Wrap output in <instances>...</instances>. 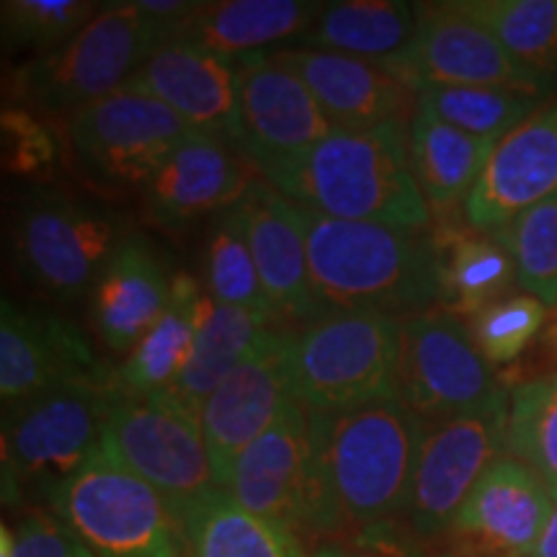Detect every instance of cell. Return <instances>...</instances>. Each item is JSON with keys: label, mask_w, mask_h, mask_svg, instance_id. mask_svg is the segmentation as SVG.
<instances>
[{"label": "cell", "mask_w": 557, "mask_h": 557, "mask_svg": "<svg viewBox=\"0 0 557 557\" xmlns=\"http://www.w3.org/2000/svg\"><path fill=\"white\" fill-rule=\"evenodd\" d=\"M555 191L557 101L545 103L496 145L465 205V218L475 233L493 235Z\"/></svg>", "instance_id": "cell-21"}, {"label": "cell", "mask_w": 557, "mask_h": 557, "mask_svg": "<svg viewBox=\"0 0 557 557\" xmlns=\"http://www.w3.org/2000/svg\"><path fill=\"white\" fill-rule=\"evenodd\" d=\"M250 163L218 137L191 135L143 186V209L156 227L184 230L233 209L253 184Z\"/></svg>", "instance_id": "cell-20"}, {"label": "cell", "mask_w": 557, "mask_h": 557, "mask_svg": "<svg viewBox=\"0 0 557 557\" xmlns=\"http://www.w3.org/2000/svg\"><path fill=\"white\" fill-rule=\"evenodd\" d=\"M3 163L13 176H45L58 165V143L29 109H3Z\"/></svg>", "instance_id": "cell-39"}, {"label": "cell", "mask_w": 557, "mask_h": 557, "mask_svg": "<svg viewBox=\"0 0 557 557\" xmlns=\"http://www.w3.org/2000/svg\"><path fill=\"white\" fill-rule=\"evenodd\" d=\"M416 3L400 0H344L323 9L299 37L310 50L382 62L406 50L416 37Z\"/></svg>", "instance_id": "cell-28"}, {"label": "cell", "mask_w": 557, "mask_h": 557, "mask_svg": "<svg viewBox=\"0 0 557 557\" xmlns=\"http://www.w3.org/2000/svg\"><path fill=\"white\" fill-rule=\"evenodd\" d=\"M416 37L395 58L382 60L389 73L416 90L429 86L511 88L547 99L555 81L513 60L485 26L457 3H416Z\"/></svg>", "instance_id": "cell-11"}, {"label": "cell", "mask_w": 557, "mask_h": 557, "mask_svg": "<svg viewBox=\"0 0 557 557\" xmlns=\"http://www.w3.org/2000/svg\"><path fill=\"white\" fill-rule=\"evenodd\" d=\"M96 557H191L184 521L156 487L96 455L45 500Z\"/></svg>", "instance_id": "cell-8"}, {"label": "cell", "mask_w": 557, "mask_h": 557, "mask_svg": "<svg viewBox=\"0 0 557 557\" xmlns=\"http://www.w3.org/2000/svg\"><path fill=\"white\" fill-rule=\"evenodd\" d=\"M302 542H361L406 517L426 421L406 403L312 413Z\"/></svg>", "instance_id": "cell-1"}, {"label": "cell", "mask_w": 557, "mask_h": 557, "mask_svg": "<svg viewBox=\"0 0 557 557\" xmlns=\"http://www.w3.org/2000/svg\"><path fill=\"white\" fill-rule=\"evenodd\" d=\"M553 508L549 485L513 455L483 472L447 529L457 557H532Z\"/></svg>", "instance_id": "cell-15"}, {"label": "cell", "mask_w": 557, "mask_h": 557, "mask_svg": "<svg viewBox=\"0 0 557 557\" xmlns=\"http://www.w3.org/2000/svg\"><path fill=\"white\" fill-rule=\"evenodd\" d=\"M205 302L197 278L178 271L171 282L169 308L114 369L111 385L129 395L169 393L189 361Z\"/></svg>", "instance_id": "cell-26"}, {"label": "cell", "mask_w": 557, "mask_h": 557, "mask_svg": "<svg viewBox=\"0 0 557 557\" xmlns=\"http://www.w3.org/2000/svg\"><path fill=\"white\" fill-rule=\"evenodd\" d=\"M549 493H553V508H549V517L545 521V529H542V537L532 557H557V491Z\"/></svg>", "instance_id": "cell-42"}, {"label": "cell", "mask_w": 557, "mask_h": 557, "mask_svg": "<svg viewBox=\"0 0 557 557\" xmlns=\"http://www.w3.org/2000/svg\"><path fill=\"white\" fill-rule=\"evenodd\" d=\"M521 65L557 81V0H455Z\"/></svg>", "instance_id": "cell-32"}, {"label": "cell", "mask_w": 557, "mask_h": 557, "mask_svg": "<svg viewBox=\"0 0 557 557\" xmlns=\"http://www.w3.org/2000/svg\"><path fill=\"white\" fill-rule=\"evenodd\" d=\"M269 329H274L271 320L248 310L218 305L207 295L189 361L169 393L199 418L209 395L259 346Z\"/></svg>", "instance_id": "cell-29"}, {"label": "cell", "mask_w": 557, "mask_h": 557, "mask_svg": "<svg viewBox=\"0 0 557 557\" xmlns=\"http://www.w3.org/2000/svg\"><path fill=\"white\" fill-rule=\"evenodd\" d=\"M305 212V209H302ZM310 284L329 312L418 315L442 297L438 243L426 230L348 222L305 212Z\"/></svg>", "instance_id": "cell-3"}, {"label": "cell", "mask_w": 557, "mask_h": 557, "mask_svg": "<svg viewBox=\"0 0 557 557\" xmlns=\"http://www.w3.org/2000/svg\"><path fill=\"white\" fill-rule=\"evenodd\" d=\"M323 9L308 0H218L201 3L184 39L227 58L276 50L278 41L299 39Z\"/></svg>", "instance_id": "cell-27"}, {"label": "cell", "mask_w": 557, "mask_h": 557, "mask_svg": "<svg viewBox=\"0 0 557 557\" xmlns=\"http://www.w3.org/2000/svg\"><path fill=\"white\" fill-rule=\"evenodd\" d=\"M310 478V418L299 403L235 459L225 491L246 511L302 534Z\"/></svg>", "instance_id": "cell-23"}, {"label": "cell", "mask_w": 557, "mask_h": 557, "mask_svg": "<svg viewBox=\"0 0 557 557\" xmlns=\"http://www.w3.org/2000/svg\"><path fill=\"white\" fill-rule=\"evenodd\" d=\"M259 176L305 212L348 222L426 230L431 209L408 158V124L336 129L315 148Z\"/></svg>", "instance_id": "cell-2"}, {"label": "cell", "mask_w": 557, "mask_h": 557, "mask_svg": "<svg viewBox=\"0 0 557 557\" xmlns=\"http://www.w3.org/2000/svg\"><path fill=\"white\" fill-rule=\"evenodd\" d=\"M267 54L305 83L336 129H369L406 120L408 107L418 99L416 90L382 62L310 47H276Z\"/></svg>", "instance_id": "cell-22"}, {"label": "cell", "mask_w": 557, "mask_h": 557, "mask_svg": "<svg viewBox=\"0 0 557 557\" xmlns=\"http://www.w3.org/2000/svg\"><path fill=\"white\" fill-rule=\"evenodd\" d=\"M127 238V222L111 207L67 191L34 189L16 207L13 259L41 295L75 302L94 292Z\"/></svg>", "instance_id": "cell-7"}, {"label": "cell", "mask_w": 557, "mask_h": 557, "mask_svg": "<svg viewBox=\"0 0 557 557\" xmlns=\"http://www.w3.org/2000/svg\"><path fill=\"white\" fill-rule=\"evenodd\" d=\"M238 65V150L256 173L302 156L336 132L305 83L278 67L267 52L243 54Z\"/></svg>", "instance_id": "cell-18"}, {"label": "cell", "mask_w": 557, "mask_h": 557, "mask_svg": "<svg viewBox=\"0 0 557 557\" xmlns=\"http://www.w3.org/2000/svg\"><path fill=\"white\" fill-rule=\"evenodd\" d=\"M169 37L135 3H103L73 39L11 73L13 101L39 111H78L120 90Z\"/></svg>", "instance_id": "cell-5"}, {"label": "cell", "mask_w": 557, "mask_h": 557, "mask_svg": "<svg viewBox=\"0 0 557 557\" xmlns=\"http://www.w3.org/2000/svg\"><path fill=\"white\" fill-rule=\"evenodd\" d=\"M442 557H457V555H451V553H447V555H442Z\"/></svg>", "instance_id": "cell-43"}, {"label": "cell", "mask_w": 557, "mask_h": 557, "mask_svg": "<svg viewBox=\"0 0 557 557\" xmlns=\"http://www.w3.org/2000/svg\"><path fill=\"white\" fill-rule=\"evenodd\" d=\"M173 276L150 243L129 235L116 248L90 292V320L111 354H127L143 341L171 299Z\"/></svg>", "instance_id": "cell-24"}, {"label": "cell", "mask_w": 557, "mask_h": 557, "mask_svg": "<svg viewBox=\"0 0 557 557\" xmlns=\"http://www.w3.org/2000/svg\"><path fill=\"white\" fill-rule=\"evenodd\" d=\"M13 557H96L47 506H26L13 524Z\"/></svg>", "instance_id": "cell-40"}, {"label": "cell", "mask_w": 557, "mask_h": 557, "mask_svg": "<svg viewBox=\"0 0 557 557\" xmlns=\"http://www.w3.org/2000/svg\"><path fill=\"white\" fill-rule=\"evenodd\" d=\"M547 310V305L537 297L519 292V295L498 299L491 308L470 318L468 329L487 364H511L545 329Z\"/></svg>", "instance_id": "cell-38"}, {"label": "cell", "mask_w": 557, "mask_h": 557, "mask_svg": "<svg viewBox=\"0 0 557 557\" xmlns=\"http://www.w3.org/2000/svg\"><path fill=\"white\" fill-rule=\"evenodd\" d=\"M111 387V382H70L3 408L5 500H47L101 455Z\"/></svg>", "instance_id": "cell-6"}, {"label": "cell", "mask_w": 557, "mask_h": 557, "mask_svg": "<svg viewBox=\"0 0 557 557\" xmlns=\"http://www.w3.org/2000/svg\"><path fill=\"white\" fill-rule=\"evenodd\" d=\"M191 557H310L299 534L243 508L227 491H212L181 517Z\"/></svg>", "instance_id": "cell-30"}, {"label": "cell", "mask_w": 557, "mask_h": 557, "mask_svg": "<svg viewBox=\"0 0 557 557\" xmlns=\"http://www.w3.org/2000/svg\"><path fill=\"white\" fill-rule=\"evenodd\" d=\"M310 557H393L377 547L348 545V542H320L310 549Z\"/></svg>", "instance_id": "cell-41"}, {"label": "cell", "mask_w": 557, "mask_h": 557, "mask_svg": "<svg viewBox=\"0 0 557 557\" xmlns=\"http://www.w3.org/2000/svg\"><path fill=\"white\" fill-rule=\"evenodd\" d=\"M73 320L0 302V400L3 408L70 382H111Z\"/></svg>", "instance_id": "cell-17"}, {"label": "cell", "mask_w": 557, "mask_h": 557, "mask_svg": "<svg viewBox=\"0 0 557 557\" xmlns=\"http://www.w3.org/2000/svg\"><path fill=\"white\" fill-rule=\"evenodd\" d=\"M508 403L426 421L418 451L406 527L416 540L444 537L459 506L500 455L508 451Z\"/></svg>", "instance_id": "cell-12"}, {"label": "cell", "mask_w": 557, "mask_h": 557, "mask_svg": "<svg viewBox=\"0 0 557 557\" xmlns=\"http://www.w3.org/2000/svg\"><path fill=\"white\" fill-rule=\"evenodd\" d=\"M67 135L90 173L109 184L143 189L163 160L197 132L160 101L122 86L73 111Z\"/></svg>", "instance_id": "cell-13"}, {"label": "cell", "mask_w": 557, "mask_h": 557, "mask_svg": "<svg viewBox=\"0 0 557 557\" xmlns=\"http://www.w3.org/2000/svg\"><path fill=\"white\" fill-rule=\"evenodd\" d=\"M493 235L511 256L517 287L557 308V191Z\"/></svg>", "instance_id": "cell-36"}, {"label": "cell", "mask_w": 557, "mask_h": 557, "mask_svg": "<svg viewBox=\"0 0 557 557\" xmlns=\"http://www.w3.org/2000/svg\"><path fill=\"white\" fill-rule=\"evenodd\" d=\"M124 86L169 107L191 132L218 137L238 150L240 65L184 37L152 52Z\"/></svg>", "instance_id": "cell-16"}, {"label": "cell", "mask_w": 557, "mask_h": 557, "mask_svg": "<svg viewBox=\"0 0 557 557\" xmlns=\"http://www.w3.org/2000/svg\"><path fill=\"white\" fill-rule=\"evenodd\" d=\"M508 455L557 491V369L527 380L508 403Z\"/></svg>", "instance_id": "cell-35"}, {"label": "cell", "mask_w": 557, "mask_h": 557, "mask_svg": "<svg viewBox=\"0 0 557 557\" xmlns=\"http://www.w3.org/2000/svg\"><path fill=\"white\" fill-rule=\"evenodd\" d=\"M545 103L547 99L521 90L478 86H429L418 90L416 99V107L431 111L436 120L493 143L511 135Z\"/></svg>", "instance_id": "cell-33"}, {"label": "cell", "mask_w": 557, "mask_h": 557, "mask_svg": "<svg viewBox=\"0 0 557 557\" xmlns=\"http://www.w3.org/2000/svg\"><path fill=\"white\" fill-rule=\"evenodd\" d=\"M101 455L156 487L178 517L220 487L199 418L171 393L111 387Z\"/></svg>", "instance_id": "cell-9"}, {"label": "cell", "mask_w": 557, "mask_h": 557, "mask_svg": "<svg viewBox=\"0 0 557 557\" xmlns=\"http://www.w3.org/2000/svg\"><path fill=\"white\" fill-rule=\"evenodd\" d=\"M508 398L457 315L431 308L403 318L398 400L423 421L472 413Z\"/></svg>", "instance_id": "cell-10"}, {"label": "cell", "mask_w": 557, "mask_h": 557, "mask_svg": "<svg viewBox=\"0 0 557 557\" xmlns=\"http://www.w3.org/2000/svg\"><path fill=\"white\" fill-rule=\"evenodd\" d=\"M235 212L240 214L243 230L259 269L261 287L274 310L276 323H315L323 310L315 302L310 284L308 230L305 212L295 201L282 197L261 176L250 184Z\"/></svg>", "instance_id": "cell-19"}, {"label": "cell", "mask_w": 557, "mask_h": 557, "mask_svg": "<svg viewBox=\"0 0 557 557\" xmlns=\"http://www.w3.org/2000/svg\"><path fill=\"white\" fill-rule=\"evenodd\" d=\"M205 282L207 295L218 305L240 308L276 323L267 292L261 287L259 269H256L253 253H250L246 230H243L240 214L225 209L214 218L207 235L205 253Z\"/></svg>", "instance_id": "cell-34"}, {"label": "cell", "mask_w": 557, "mask_h": 557, "mask_svg": "<svg viewBox=\"0 0 557 557\" xmlns=\"http://www.w3.org/2000/svg\"><path fill=\"white\" fill-rule=\"evenodd\" d=\"M101 9L103 3L90 0H3V45L5 50H24L39 58L73 39Z\"/></svg>", "instance_id": "cell-37"}, {"label": "cell", "mask_w": 557, "mask_h": 557, "mask_svg": "<svg viewBox=\"0 0 557 557\" xmlns=\"http://www.w3.org/2000/svg\"><path fill=\"white\" fill-rule=\"evenodd\" d=\"M442 259V310L457 318H475L493 302L508 297L517 271L496 235H455L438 246Z\"/></svg>", "instance_id": "cell-31"}, {"label": "cell", "mask_w": 557, "mask_h": 557, "mask_svg": "<svg viewBox=\"0 0 557 557\" xmlns=\"http://www.w3.org/2000/svg\"><path fill=\"white\" fill-rule=\"evenodd\" d=\"M403 318L387 312H329L289 331L292 393L305 410L331 413L398 398Z\"/></svg>", "instance_id": "cell-4"}, {"label": "cell", "mask_w": 557, "mask_h": 557, "mask_svg": "<svg viewBox=\"0 0 557 557\" xmlns=\"http://www.w3.org/2000/svg\"><path fill=\"white\" fill-rule=\"evenodd\" d=\"M295 400L289 374V331L269 329L259 346L209 395L199 413L209 462L225 491L235 459L276 423Z\"/></svg>", "instance_id": "cell-14"}, {"label": "cell", "mask_w": 557, "mask_h": 557, "mask_svg": "<svg viewBox=\"0 0 557 557\" xmlns=\"http://www.w3.org/2000/svg\"><path fill=\"white\" fill-rule=\"evenodd\" d=\"M496 145L493 139L468 135L436 120L431 111L416 107L408 122V158L429 209L442 212L459 201L468 205Z\"/></svg>", "instance_id": "cell-25"}]
</instances>
